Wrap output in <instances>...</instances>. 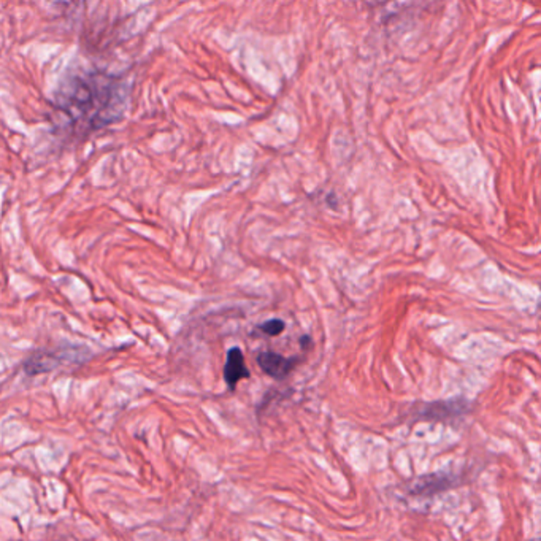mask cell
<instances>
[{
    "label": "cell",
    "instance_id": "cell-1",
    "mask_svg": "<svg viewBox=\"0 0 541 541\" xmlns=\"http://www.w3.org/2000/svg\"><path fill=\"white\" fill-rule=\"evenodd\" d=\"M126 104V81L92 72L67 78L55 100L59 124L75 135L91 134L116 123Z\"/></svg>",
    "mask_w": 541,
    "mask_h": 541
},
{
    "label": "cell",
    "instance_id": "cell-2",
    "mask_svg": "<svg viewBox=\"0 0 541 541\" xmlns=\"http://www.w3.org/2000/svg\"><path fill=\"white\" fill-rule=\"evenodd\" d=\"M258 364L275 380H284L292 372L295 359L284 358L278 352L264 351L258 354Z\"/></svg>",
    "mask_w": 541,
    "mask_h": 541
},
{
    "label": "cell",
    "instance_id": "cell-3",
    "mask_svg": "<svg viewBox=\"0 0 541 541\" xmlns=\"http://www.w3.org/2000/svg\"><path fill=\"white\" fill-rule=\"evenodd\" d=\"M249 376V370L245 364V356L239 346H233L227 351L224 366V380L229 389H235L237 383Z\"/></svg>",
    "mask_w": 541,
    "mask_h": 541
},
{
    "label": "cell",
    "instance_id": "cell-4",
    "mask_svg": "<svg viewBox=\"0 0 541 541\" xmlns=\"http://www.w3.org/2000/svg\"><path fill=\"white\" fill-rule=\"evenodd\" d=\"M260 332H264L266 335L268 337H276V335H280L286 329V324L282 319H278V317H274V319H268L266 323L259 324V327H258Z\"/></svg>",
    "mask_w": 541,
    "mask_h": 541
}]
</instances>
